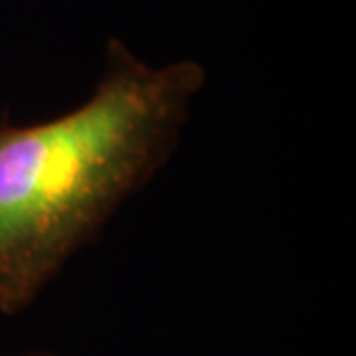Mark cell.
Wrapping results in <instances>:
<instances>
[{
	"mask_svg": "<svg viewBox=\"0 0 356 356\" xmlns=\"http://www.w3.org/2000/svg\"><path fill=\"white\" fill-rule=\"evenodd\" d=\"M206 76L196 62L151 67L119 42L83 105L0 127V311L30 305L119 204L177 147Z\"/></svg>",
	"mask_w": 356,
	"mask_h": 356,
	"instance_id": "6da1fadb",
	"label": "cell"
},
{
	"mask_svg": "<svg viewBox=\"0 0 356 356\" xmlns=\"http://www.w3.org/2000/svg\"><path fill=\"white\" fill-rule=\"evenodd\" d=\"M22 356H58L50 353V350H36V353H28V355H22Z\"/></svg>",
	"mask_w": 356,
	"mask_h": 356,
	"instance_id": "7a4b0ae2",
	"label": "cell"
}]
</instances>
